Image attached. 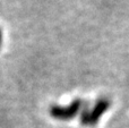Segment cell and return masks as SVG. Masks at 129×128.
Listing matches in <instances>:
<instances>
[{
	"label": "cell",
	"instance_id": "1",
	"mask_svg": "<svg viewBox=\"0 0 129 128\" xmlns=\"http://www.w3.org/2000/svg\"><path fill=\"white\" fill-rule=\"evenodd\" d=\"M111 102L107 98H101L96 101L92 110H83L80 112V122L85 126H94L101 119L102 115L110 108Z\"/></svg>",
	"mask_w": 129,
	"mask_h": 128
},
{
	"label": "cell",
	"instance_id": "2",
	"mask_svg": "<svg viewBox=\"0 0 129 128\" xmlns=\"http://www.w3.org/2000/svg\"><path fill=\"white\" fill-rule=\"evenodd\" d=\"M82 100L75 99L73 102L66 107L62 106H52L50 108V116L58 120H70L77 116L82 109Z\"/></svg>",
	"mask_w": 129,
	"mask_h": 128
}]
</instances>
